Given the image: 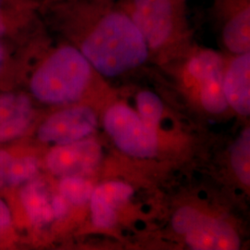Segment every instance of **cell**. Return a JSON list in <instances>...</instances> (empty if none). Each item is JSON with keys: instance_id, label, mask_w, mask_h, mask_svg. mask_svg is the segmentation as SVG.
<instances>
[{"instance_id": "2", "label": "cell", "mask_w": 250, "mask_h": 250, "mask_svg": "<svg viewBox=\"0 0 250 250\" xmlns=\"http://www.w3.org/2000/svg\"><path fill=\"white\" fill-rule=\"evenodd\" d=\"M91 76L88 61L77 49L66 46L49 57L34 75L31 88L47 103H68L80 98Z\"/></svg>"}, {"instance_id": "23", "label": "cell", "mask_w": 250, "mask_h": 250, "mask_svg": "<svg viewBox=\"0 0 250 250\" xmlns=\"http://www.w3.org/2000/svg\"><path fill=\"white\" fill-rule=\"evenodd\" d=\"M1 60H2V52H1V49H0V63H1Z\"/></svg>"}, {"instance_id": "3", "label": "cell", "mask_w": 250, "mask_h": 250, "mask_svg": "<svg viewBox=\"0 0 250 250\" xmlns=\"http://www.w3.org/2000/svg\"><path fill=\"white\" fill-rule=\"evenodd\" d=\"M104 125L118 147L138 158L155 155L158 147L156 130L144 124L141 118L124 105L110 107L105 115Z\"/></svg>"}, {"instance_id": "12", "label": "cell", "mask_w": 250, "mask_h": 250, "mask_svg": "<svg viewBox=\"0 0 250 250\" xmlns=\"http://www.w3.org/2000/svg\"><path fill=\"white\" fill-rule=\"evenodd\" d=\"M224 44L233 53L250 52V9L249 6L232 14L224 25Z\"/></svg>"}, {"instance_id": "17", "label": "cell", "mask_w": 250, "mask_h": 250, "mask_svg": "<svg viewBox=\"0 0 250 250\" xmlns=\"http://www.w3.org/2000/svg\"><path fill=\"white\" fill-rule=\"evenodd\" d=\"M38 161L32 157L13 160L10 165L7 185L17 186L35 177L38 171Z\"/></svg>"}, {"instance_id": "15", "label": "cell", "mask_w": 250, "mask_h": 250, "mask_svg": "<svg viewBox=\"0 0 250 250\" xmlns=\"http://www.w3.org/2000/svg\"><path fill=\"white\" fill-rule=\"evenodd\" d=\"M137 106L144 124L156 130L163 111L161 99L149 91H144L137 96Z\"/></svg>"}, {"instance_id": "9", "label": "cell", "mask_w": 250, "mask_h": 250, "mask_svg": "<svg viewBox=\"0 0 250 250\" xmlns=\"http://www.w3.org/2000/svg\"><path fill=\"white\" fill-rule=\"evenodd\" d=\"M250 54H240L224 74V91L227 103L238 113L250 112Z\"/></svg>"}, {"instance_id": "19", "label": "cell", "mask_w": 250, "mask_h": 250, "mask_svg": "<svg viewBox=\"0 0 250 250\" xmlns=\"http://www.w3.org/2000/svg\"><path fill=\"white\" fill-rule=\"evenodd\" d=\"M13 159L7 152L0 151V188L8 183L10 165Z\"/></svg>"}, {"instance_id": "16", "label": "cell", "mask_w": 250, "mask_h": 250, "mask_svg": "<svg viewBox=\"0 0 250 250\" xmlns=\"http://www.w3.org/2000/svg\"><path fill=\"white\" fill-rule=\"evenodd\" d=\"M60 191L66 200L81 205L89 200L92 186L85 180L77 176H66L61 182Z\"/></svg>"}, {"instance_id": "6", "label": "cell", "mask_w": 250, "mask_h": 250, "mask_svg": "<svg viewBox=\"0 0 250 250\" xmlns=\"http://www.w3.org/2000/svg\"><path fill=\"white\" fill-rule=\"evenodd\" d=\"M101 158V148L94 141L64 144L54 148L46 162L53 173L64 176H77L94 170Z\"/></svg>"}, {"instance_id": "1", "label": "cell", "mask_w": 250, "mask_h": 250, "mask_svg": "<svg viewBox=\"0 0 250 250\" xmlns=\"http://www.w3.org/2000/svg\"><path fill=\"white\" fill-rule=\"evenodd\" d=\"M82 51L98 72L112 77L142 65L148 46L129 14L108 10L83 42Z\"/></svg>"}, {"instance_id": "13", "label": "cell", "mask_w": 250, "mask_h": 250, "mask_svg": "<svg viewBox=\"0 0 250 250\" xmlns=\"http://www.w3.org/2000/svg\"><path fill=\"white\" fill-rule=\"evenodd\" d=\"M21 201L33 224L43 225L53 220L51 204L43 184L35 182L28 185L21 192Z\"/></svg>"}, {"instance_id": "7", "label": "cell", "mask_w": 250, "mask_h": 250, "mask_svg": "<svg viewBox=\"0 0 250 250\" xmlns=\"http://www.w3.org/2000/svg\"><path fill=\"white\" fill-rule=\"evenodd\" d=\"M188 244L194 250H235L240 241L227 224L201 214L187 233Z\"/></svg>"}, {"instance_id": "20", "label": "cell", "mask_w": 250, "mask_h": 250, "mask_svg": "<svg viewBox=\"0 0 250 250\" xmlns=\"http://www.w3.org/2000/svg\"><path fill=\"white\" fill-rule=\"evenodd\" d=\"M51 209L54 218H62L67 213L68 206L66 203V199L62 196H56L51 201Z\"/></svg>"}, {"instance_id": "5", "label": "cell", "mask_w": 250, "mask_h": 250, "mask_svg": "<svg viewBox=\"0 0 250 250\" xmlns=\"http://www.w3.org/2000/svg\"><path fill=\"white\" fill-rule=\"evenodd\" d=\"M96 126L97 118L89 107H72L45 121L38 131V136L43 142L72 143L92 134Z\"/></svg>"}, {"instance_id": "22", "label": "cell", "mask_w": 250, "mask_h": 250, "mask_svg": "<svg viewBox=\"0 0 250 250\" xmlns=\"http://www.w3.org/2000/svg\"><path fill=\"white\" fill-rule=\"evenodd\" d=\"M0 4H1V0H0ZM5 31V26H4V23H3V21L1 18V13H0V36L4 33Z\"/></svg>"}, {"instance_id": "21", "label": "cell", "mask_w": 250, "mask_h": 250, "mask_svg": "<svg viewBox=\"0 0 250 250\" xmlns=\"http://www.w3.org/2000/svg\"><path fill=\"white\" fill-rule=\"evenodd\" d=\"M10 223V214L9 208L0 200V230L5 229Z\"/></svg>"}, {"instance_id": "4", "label": "cell", "mask_w": 250, "mask_h": 250, "mask_svg": "<svg viewBox=\"0 0 250 250\" xmlns=\"http://www.w3.org/2000/svg\"><path fill=\"white\" fill-rule=\"evenodd\" d=\"M130 16L151 48L165 45L175 29L172 0H133Z\"/></svg>"}, {"instance_id": "14", "label": "cell", "mask_w": 250, "mask_h": 250, "mask_svg": "<svg viewBox=\"0 0 250 250\" xmlns=\"http://www.w3.org/2000/svg\"><path fill=\"white\" fill-rule=\"evenodd\" d=\"M250 129H248L243 132L232 146L231 156L233 170L236 172L238 178L248 186H250Z\"/></svg>"}, {"instance_id": "18", "label": "cell", "mask_w": 250, "mask_h": 250, "mask_svg": "<svg viewBox=\"0 0 250 250\" xmlns=\"http://www.w3.org/2000/svg\"><path fill=\"white\" fill-rule=\"evenodd\" d=\"M200 216L201 214L192 208H183L174 215L172 219V226L179 233H187Z\"/></svg>"}, {"instance_id": "10", "label": "cell", "mask_w": 250, "mask_h": 250, "mask_svg": "<svg viewBox=\"0 0 250 250\" xmlns=\"http://www.w3.org/2000/svg\"><path fill=\"white\" fill-rule=\"evenodd\" d=\"M32 118L31 103L24 96L0 97V142L22 134Z\"/></svg>"}, {"instance_id": "8", "label": "cell", "mask_w": 250, "mask_h": 250, "mask_svg": "<svg viewBox=\"0 0 250 250\" xmlns=\"http://www.w3.org/2000/svg\"><path fill=\"white\" fill-rule=\"evenodd\" d=\"M132 195V188L119 182H109L97 188L91 195V211L95 225L100 228L112 227L116 223L115 208Z\"/></svg>"}, {"instance_id": "11", "label": "cell", "mask_w": 250, "mask_h": 250, "mask_svg": "<svg viewBox=\"0 0 250 250\" xmlns=\"http://www.w3.org/2000/svg\"><path fill=\"white\" fill-rule=\"evenodd\" d=\"M193 79L200 85V99L206 109L211 113L224 112L228 106L224 91V66L207 69Z\"/></svg>"}]
</instances>
